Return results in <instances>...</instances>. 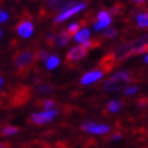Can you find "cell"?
Wrapping results in <instances>:
<instances>
[{
    "label": "cell",
    "mask_w": 148,
    "mask_h": 148,
    "mask_svg": "<svg viewBox=\"0 0 148 148\" xmlns=\"http://www.w3.org/2000/svg\"><path fill=\"white\" fill-rule=\"evenodd\" d=\"M130 82H134V75L130 72L127 71L118 72L104 83L103 89L106 91H118L121 90L123 88H125L127 84H130Z\"/></svg>",
    "instance_id": "cell-1"
},
{
    "label": "cell",
    "mask_w": 148,
    "mask_h": 148,
    "mask_svg": "<svg viewBox=\"0 0 148 148\" xmlns=\"http://www.w3.org/2000/svg\"><path fill=\"white\" fill-rule=\"evenodd\" d=\"M34 60L35 56L33 52L30 51H21V52H17L15 55V58H14V62L15 66L18 68V71H21L22 73L24 72H28V69L33 66L34 63Z\"/></svg>",
    "instance_id": "cell-2"
},
{
    "label": "cell",
    "mask_w": 148,
    "mask_h": 148,
    "mask_svg": "<svg viewBox=\"0 0 148 148\" xmlns=\"http://www.w3.org/2000/svg\"><path fill=\"white\" fill-rule=\"evenodd\" d=\"M58 114V110L56 109H51V110H45V112H40V113H33L30 115V123L36 125H42V124H46V123H50L57 116Z\"/></svg>",
    "instance_id": "cell-3"
},
{
    "label": "cell",
    "mask_w": 148,
    "mask_h": 148,
    "mask_svg": "<svg viewBox=\"0 0 148 148\" xmlns=\"http://www.w3.org/2000/svg\"><path fill=\"white\" fill-rule=\"evenodd\" d=\"M82 129L86 132L90 134H96V135H104L110 131V127L104 124H96L92 121H86L82 125Z\"/></svg>",
    "instance_id": "cell-4"
},
{
    "label": "cell",
    "mask_w": 148,
    "mask_h": 148,
    "mask_svg": "<svg viewBox=\"0 0 148 148\" xmlns=\"http://www.w3.org/2000/svg\"><path fill=\"white\" fill-rule=\"evenodd\" d=\"M85 8H86V4H85V3L75 4L74 6H72V8H68V9H66L64 11L61 12V14L56 17L55 22H56V23H60V22H62V21H66L67 18H69V17H72L73 15L78 14V12H80L82 10H84Z\"/></svg>",
    "instance_id": "cell-5"
},
{
    "label": "cell",
    "mask_w": 148,
    "mask_h": 148,
    "mask_svg": "<svg viewBox=\"0 0 148 148\" xmlns=\"http://www.w3.org/2000/svg\"><path fill=\"white\" fill-rule=\"evenodd\" d=\"M110 53H112L113 58L115 60L116 64H118L120 61L125 60V58H127V57H130L131 55H132V46H131V44H124V45L119 46L115 51L110 52Z\"/></svg>",
    "instance_id": "cell-6"
},
{
    "label": "cell",
    "mask_w": 148,
    "mask_h": 148,
    "mask_svg": "<svg viewBox=\"0 0 148 148\" xmlns=\"http://www.w3.org/2000/svg\"><path fill=\"white\" fill-rule=\"evenodd\" d=\"M16 30H17V33L22 36V38H29V36L33 34L34 27H33V23L30 21L23 20V21H21L20 23L17 24Z\"/></svg>",
    "instance_id": "cell-7"
},
{
    "label": "cell",
    "mask_w": 148,
    "mask_h": 148,
    "mask_svg": "<svg viewBox=\"0 0 148 148\" xmlns=\"http://www.w3.org/2000/svg\"><path fill=\"white\" fill-rule=\"evenodd\" d=\"M118 64H116V62H115V60L113 58V56H112V53H108V55H106L102 60H101V62H100V67H101V72L103 73V74H106V73H109L110 71H112L114 67H116Z\"/></svg>",
    "instance_id": "cell-8"
},
{
    "label": "cell",
    "mask_w": 148,
    "mask_h": 148,
    "mask_svg": "<svg viewBox=\"0 0 148 148\" xmlns=\"http://www.w3.org/2000/svg\"><path fill=\"white\" fill-rule=\"evenodd\" d=\"M88 53V50L82 45V46H75L67 53V61H77L80 58H84Z\"/></svg>",
    "instance_id": "cell-9"
},
{
    "label": "cell",
    "mask_w": 148,
    "mask_h": 148,
    "mask_svg": "<svg viewBox=\"0 0 148 148\" xmlns=\"http://www.w3.org/2000/svg\"><path fill=\"white\" fill-rule=\"evenodd\" d=\"M103 77V73L101 71H92V72H89L86 73L85 75L82 78V84L83 85H89V84H92L100 80L101 78Z\"/></svg>",
    "instance_id": "cell-10"
},
{
    "label": "cell",
    "mask_w": 148,
    "mask_h": 148,
    "mask_svg": "<svg viewBox=\"0 0 148 148\" xmlns=\"http://www.w3.org/2000/svg\"><path fill=\"white\" fill-rule=\"evenodd\" d=\"M69 39H71V35L67 33V30H62V32H60L58 35L56 36V42H57V45L60 46H64L67 45L69 42Z\"/></svg>",
    "instance_id": "cell-11"
},
{
    "label": "cell",
    "mask_w": 148,
    "mask_h": 148,
    "mask_svg": "<svg viewBox=\"0 0 148 148\" xmlns=\"http://www.w3.org/2000/svg\"><path fill=\"white\" fill-rule=\"evenodd\" d=\"M68 3H69L68 0H51L50 1V8L53 11H58V10L63 11Z\"/></svg>",
    "instance_id": "cell-12"
},
{
    "label": "cell",
    "mask_w": 148,
    "mask_h": 148,
    "mask_svg": "<svg viewBox=\"0 0 148 148\" xmlns=\"http://www.w3.org/2000/svg\"><path fill=\"white\" fill-rule=\"evenodd\" d=\"M18 127L16 126H11V125H8L3 127L1 130H0V134H1V136H5V137H9V136H14V135L18 134Z\"/></svg>",
    "instance_id": "cell-13"
},
{
    "label": "cell",
    "mask_w": 148,
    "mask_h": 148,
    "mask_svg": "<svg viewBox=\"0 0 148 148\" xmlns=\"http://www.w3.org/2000/svg\"><path fill=\"white\" fill-rule=\"evenodd\" d=\"M89 36H90V30L88 28H84L75 34V40L78 42H85V41H88Z\"/></svg>",
    "instance_id": "cell-14"
},
{
    "label": "cell",
    "mask_w": 148,
    "mask_h": 148,
    "mask_svg": "<svg viewBox=\"0 0 148 148\" xmlns=\"http://www.w3.org/2000/svg\"><path fill=\"white\" fill-rule=\"evenodd\" d=\"M137 21V26L140 28H146L148 27V12H143V14H140L136 17Z\"/></svg>",
    "instance_id": "cell-15"
},
{
    "label": "cell",
    "mask_w": 148,
    "mask_h": 148,
    "mask_svg": "<svg viewBox=\"0 0 148 148\" xmlns=\"http://www.w3.org/2000/svg\"><path fill=\"white\" fill-rule=\"evenodd\" d=\"M60 64V58L57 56H50L47 57V61H46V68L47 69H53Z\"/></svg>",
    "instance_id": "cell-16"
},
{
    "label": "cell",
    "mask_w": 148,
    "mask_h": 148,
    "mask_svg": "<svg viewBox=\"0 0 148 148\" xmlns=\"http://www.w3.org/2000/svg\"><path fill=\"white\" fill-rule=\"evenodd\" d=\"M125 10V5L121 4V3H115L114 6H112L110 9V15H120L123 14Z\"/></svg>",
    "instance_id": "cell-17"
},
{
    "label": "cell",
    "mask_w": 148,
    "mask_h": 148,
    "mask_svg": "<svg viewBox=\"0 0 148 148\" xmlns=\"http://www.w3.org/2000/svg\"><path fill=\"white\" fill-rule=\"evenodd\" d=\"M36 91H38L40 95H46L52 91V88H51V85H49V84H39L36 86Z\"/></svg>",
    "instance_id": "cell-18"
},
{
    "label": "cell",
    "mask_w": 148,
    "mask_h": 148,
    "mask_svg": "<svg viewBox=\"0 0 148 148\" xmlns=\"http://www.w3.org/2000/svg\"><path fill=\"white\" fill-rule=\"evenodd\" d=\"M107 108H108L109 112L115 113V112H118V110L121 108V102H119V101H110L108 103Z\"/></svg>",
    "instance_id": "cell-19"
},
{
    "label": "cell",
    "mask_w": 148,
    "mask_h": 148,
    "mask_svg": "<svg viewBox=\"0 0 148 148\" xmlns=\"http://www.w3.org/2000/svg\"><path fill=\"white\" fill-rule=\"evenodd\" d=\"M97 20L100 22H112V17H110V15L108 14V12L101 11L100 14L97 15Z\"/></svg>",
    "instance_id": "cell-20"
},
{
    "label": "cell",
    "mask_w": 148,
    "mask_h": 148,
    "mask_svg": "<svg viewBox=\"0 0 148 148\" xmlns=\"http://www.w3.org/2000/svg\"><path fill=\"white\" fill-rule=\"evenodd\" d=\"M118 35V32H116V29L114 28H108L103 32V38H108V39H113L115 36Z\"/></svg>",
    "instance_id": "cell-21"
},
{
    "label": "cell",
    "mask_w": 148,
    "mask_h": 148,
    "mask_svg": "<svg viewBox=\"0 0 148 148\" xmlns=\"http://www.w3.org/2000/svg\"><path fill=\"white\" fill-rule=\"evenodd\" d=\"M79 28H80L79 23H73V24H71V26L68 27V30H67V33H68L69 35L77 34V33H78V30H79Z\"/></svg>",
    "instance_id": "cell-22"
},
{
    "label": "cell",
    "mask_w": 148,
    "mask_h": 148,
    "mask_svg": "<svg viewBox=\"0 0 148 148\" xmlns=\"http://www.w3.org/2000/svg\"><path fill=\"white\" fill-rule=\"evenodd\" d=\"M42 107L45 108V110H51L53 107H55V101L52 100H45V101H42Z\"/></svg>",
    "instance_id": "cell-23"
},
{
    "label": "cell",
    "mask_w": 148,
    "mask_h": 148,
    "mask_svg": "<svg viewBox=\"0 0 148 148\" xmlns=\"http://www.w3.org/2000/svg\"><path fill=\"white\" fill-rule=\"evenodd\" d=\"M109 24H110V22H100V21H97V22L95 23L94 28H95V30H100V29H103V28L108 27Z\"/></svg>",
    "instance_id": "cell-24"
},
{
    "label": "cell",
    "mask_w": 148,
    "mask_h": 148,
    "mask_svg": "<svg viewBox=\"0 0 148 148\" xmlns=\"http://www.w3.org/2000/svg\"><path fill=\"white\" fill-rule=\"evenodd\" d=\"M36 58H38V60H45V58H47V52L44 51V50L38 51V52H36Z\"/></svg>",
    "instance_id": "cell-25"
},
{
    "label": "cell",
    "mask_w": 148,
    "mask_h": 148,
    "mask_svg": "<svg viewBox=\"0 0 148 148\" xmlns=\"http://www.w3.org/2000/svg\"><path fill=\"white\" fill-rule=\"evenodd\" d=\"M137 104L140 107H147L148 106V98H140V100L137 101Z\"/></svg>",
    "instance_id": "cell-26"
},
{
    "label": "cell",
    "mask_w": 148,
    "mask_h": 148,
    "mask_svg": "<svg viewBox=\"0 0 148 148\" xmlns=\"http://www.w3.org/2000/svg\"><path fill=\"white\" fill-rule=\"evenodd\" d=\"M9 18V15L6 14L5 11H1L0 10V23H3V22H5L6 20Z\"/></svg>",
    "instance_id": "cell-27"
},
{
    "label": "cell",
    "mask_w": 148,
    "mask_h": 148,
    "mask_svg": "<svg viewBox=\"0 0 148 148\" xmlns=\"http://www.w3.org/2000/svg\"><path fill=\"white\" fill-rule=\"evenodd\" d=\"M136 91H137L136 86H131V88H127V89L125 90V95H132V94H135Z\"/></svg>",
    "instance_id": "cell-28"
},
{
    "label": "cell",
    "mask_w": 148,
    "mask_h": 148,
    "mask_svg": "<svg viewBox=\"0 0 148 148\" xmlns=\"http://www.w3.org/2000/svg\"><path fill=\"white\" fill-rule=\"evenodd\" d=\"M120 138H121V135H120L119 132H116V134L112 135V136L109 137V140H110V141H115V140H120Z\"/></svg>",
    "instance_id": "cell-29"
},
{
    "label": "cell",
    "mask_w": 148,
    "mask_h": 148,
    "mask_svg": "<svg viewBox=\"0 0 148 148\" xmlns=\"http://www.w3.org/2000/svg\"><path fill=\"white\" fill-rule=\"evenodd\" d=\"M46 41H47V44H49V45L52 46V44H53V38H52V35H51V34H49V35L46 36Z\"/></svg>",
    "instance_id": "cell-30"
},
{
    "label": "cell",
    "mask_w": 148,
    "mask_h": 148,
    "mask_svg": "<svg viewBox=\"0 0 148 148\" xmlns=\"http://www.w3.org/2000/svg\"><path fill=\"white\" fill-rule=\"evenodd\" d=\"M0 148H9V145H8V143H3V142H0Z\"/></svg>",
    "instance_id": "cell-31"
},
{
    "label": "cell",
    "mask_w": 148,
    "mask_h": 148,
    "mask_svg": "<svg viewBox=\"0 0 148 148\" xmlns=\"http://www.w3.org/2000/svg\"><path fill=\"white\" fill-rule=\"evenodd\" d=\"M1 85H3V78L0 77V89H1Z\"/></svg>",
    "instance_id": "cell-32"
},
{
    "label": "cell",
    "mask_w": 148,
    "mask_h": 148,
    "mask_svg": "<svg viewBox=\"0 0 148 148\" xmlns=\"http://www.w3.org/2000/svg\"><path fill=\"white\" fill-rule=\"evenodd\" d=\"M145 62H146V63H148V55H147V56L145 57Z\"/></svg>",
    "instance_id": "cell-33"
},
{
    "label": "cell",
    "mask_w": 148,
    "mask_h": 148,
    "mask_svg": "<svg viewBox=\"0 0 148 148\" xmlns=\"http://www.w3.org/2000/svg\"><path fill=\"white\" fill-rule=\"evenodd\" d=\"M135 1H136V3H143L145 0H135Z\"/></svg>",
    "instance_id": "cell-34"
},
{
    "label": "cell",
    "mask_w": 148,
    "mask_h": 148,
    "mask_svg": "<svg viewBox=\"0 0 148 148\" xmlns=\"http://www.w3.org/2000/svg\"><path fill=\"white\" fill-rule=\"evenodd\" d=\"M3 36V32H1V29H0V38H1Z\"/></svg>",
    "instance_id": "cell-35"
}]
</instances>
